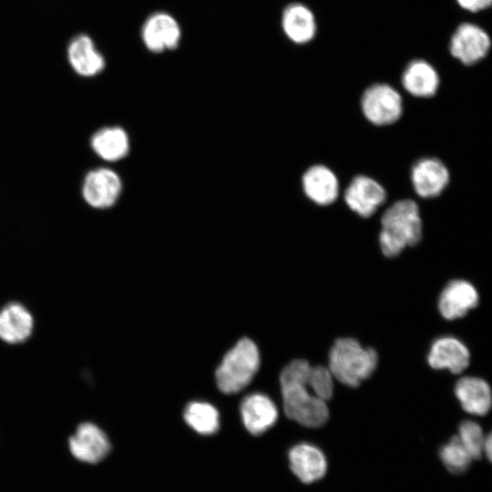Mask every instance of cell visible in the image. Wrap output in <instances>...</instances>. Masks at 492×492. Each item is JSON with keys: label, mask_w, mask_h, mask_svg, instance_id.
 Instances as JSON below:
<instances>
[{"label": "cell", "mask_w": 492, "mask_h": 492, "mask_svg": "<svg viewBox=\"0 0 492 492\" xmlns=\"http://www.w3.org/2000/svg\"><path fill=\"white\" fill-rule=\"evenodd\" d=\"M311 366L303 359L292 361L282 369L280 383L286 416L305 427L316 428L327 422L329 409L307 384Z\"/></svg>", "instance_id": "6da1fadb"}, {"label": "cell", "mask_w": 492, "mask_h": 492, "mask_svg": "<svg viewBox=\"0 0 492 492\" xmlns=\"http://www.w3.org/2000/svg\"><path fill=\"white\" fill-rule=\"evenodd\" d=\"M422 237V220L415 201L404 199L385 210L381 218L379 245L388 258L398 256L407 246H415Z\"/></svg>", "instance_id": "7a4b0ae2"}, {"label": "cell", "mask_w": 492, "mask_h": 492, "mask_svg": "<svg viewBox=\"0 0 492 492\" xmlns=\"http://www.w3.org/2000/svg\"><path fill=\"white\" fill-rule=\"evenodd\" d=\"M376 352L365 348L354 338L337 339L329 353V370L333 378L343 384L356 387L375 370Z\"/></svg>", "instance_id": "3957f363"}, {"label": "cell", "mask_w": 492, "mask_h": 492, "mask_svg": "<svg viewBox=\"0 0 492 492\" xmlns=\"http://www.w3.org/2000/svg\"><path fill=\"white\" fill-rule=\"evenodd\" d=\"M259 366L257 345L249 338H241L227 352L216 370L218 388L227 395L241 391L252 380Z\"/></svg>", "instance_id": "277c9868"}, {"label": "cell", "mask_w": 492, "mask_h": 492, "mask_svg": "<svg viewBox=\"0 0 492 492\" xmlns=\"http://www.w3.org/2000/svg\"><path fill=\"white\" fill-rule=\"evenodd\" d=\"M122 190L119 174L106 166L89 168L79 181L80 199L93 210H106L115 206Z\"/></svg>", "instance_id": "5b68a950"}, {"label": "cell", "mask_w": 492, "mask_h": 492, "mask_svg": "<svg viewBox=\"0 0 492 492\" xmlns=\"http://www.w3.org/2000/svg\"><path fill=\"white\" fill-rule=\"evenodd\" d=\"M361 108L364 118L376 126L396 122L403 112L400 94L390 85L377 83L368 87L361 98Z\"/></svg>", "instance_id": "8992f818"}, {"label": "cell", "mask_w": 492, "mask_h": 492, "mask_svg": "<svg viewBox=\"0 0 492 492\" xmlns=\"http://www.w3.org/2000/svg\"><path fill=\"white\" fill-rule=\"evenodd\" d=\"M140 38L148 51L160 54L179 47L181 28L169 13L156 11L148 15L140 28Z\"/></svg>", "instance_id": "52a82bcc"}, {"label": "cell", "mask_w": 492, "mask_h": 492, "mask_svg": "<svg viewBox=\"0 0 492 492\" xmlns=\"http://www.w3.org/2000/svg\"><path fill=\"white\" fill-rule=\"evenodd\" d=\"M490 46V37L482 27L473 23H462L451 36L449 51L462 64L471 66L485 58Z\"/></svg>", "instance_id": "ba28073f"}, {"label": "cell", "mask_w": 492, "mask_h": 492, "mask_svg": "<svg viewBox=\"0 0 492 492\" xmlns=\"http://www.w3.org/2000/svg\"><path fill=\"white\" fill-rule=\"evenodd\" d=\"M68 444L74 457L88 464L100 462L110 451V442L106 433L90 422L80 424L69 437Z\"/></svg>", "instance_id": "9c48e42d"}, {"label": "cell", "mask_w": 492, "mask_h": 492, "mask_svg": "<svg viewBox=\"0 0 492 492\" xmlns=\"http://www.w3.org/2000/svg\"><path fill=\"white\" fill-rule=\"evenodd\" d=\"M343 198L354 212L360 217L368 218L385 201L386 193L383 186L374 179L358 175L345 189Z\"/></svg>", "instance_id": "30bf717a"}, {"label": "cell", "mask_w": 492, "mask_h": 492, "mask_svg": "<svg viewBox=\"0 0 492 492\" xmlns=\"http://www.w3.org/2000/svg\"><path fill=\"white\" fill-rule=\"evenodd\" d=\"M67 57L73 72L83 78L95 77L107 67L106 58L96 47L92 38L85 34H79L70 40Z\"/></svg>", "instance_id": "8fae6325"}, {"label": "cell", "mask_w": 492, "mask_h": 492, "mask_svg": "<svg viewBox=\"0 0 492 492\" xmlns=\"http://www.w3.org/2000/svg\"><path fill=\"white\" fill-rule=\"evenodd\" d=\"M288 460L292 472L305 484L322 479L327 472L328 463L324 453L310 443L302 442L291 447Z\"/></svg>", "instance_id": "7c38bea8"}, {"label": "cell", "mask_w": 492, "mask_h": 492, "mask_svg": "<svg viewBox=\"0 0 492 492\" xmlns=\"http://www.w3.org/2000/svg\"><path fill=\"white\" fill-rule=\"evenodd\" d=\"M449 171L436 158H423L414 163L411 180L415 193L421 198L437 197L449 182Z\"/></svg>", "instance_id": "4fadbf2b"}, {"label": "cell", "mask_w": 492, "mask_h": 492, "mask_svg": "<svg viewBox=\"0 0 492 492\" xmlns=\"http://www.w3.org/2000/svg\"><path fill=\"white\" fill-rule=\"evenodd\" d=\"M87 146L98 159L117 162L126 158L130 142L127 131L119 126H103L90 133Z\"/></svg>", "instance_id": "5bb4252c"}, {"label": "cell", "mask_w": 492, "mask_h": 492, "mask_svg": "<svg viewBox=\"0 0 492 492\" xmlns=\"http://www.w3.org/2000/svg\"><path fill=\"white\" fill-rule=\"evenodd\" d=\"M478 300V292L472 283L465 280H453L441 292L437 306L445 319L454 320L475 308Z\"/></svg>", "instance_id": "9a60e30c"}, {"label": "cell", "mask_w": 492, "mask_h": 492, "mask_svg": "<svg viewBox=\"0 0 492 492\" xmlns=\"http://www.w3.org/2000/svg\"><path fill=\"white\" fill-rule=\"evenodd\" d=\"M245 428L253 436H259L270 429L276 422L278 410L272 400L261 393L245 396L240 407Z\"/></svg>", "instance_id": "2e32d148"}, {"label": "cell", "mask_w": 492, "mask_h": 492, "mask_svg": "<svg viewBox=\"0 0 492 492\" xmlns=\"http://www.w3.org/2000/svg\"><path fill=\"white\" fill-rule=\"evenodd\" d=\"M427 362L434 369H447L453 374H460L469 364L470 353L457 338L443 336L432 343Z\"/></svg>", "instance_id": "e0dca14e"}, {"label": "cell", "mask_w": 492, "mask_h": 492, "mask_svg": "<svg viewBox=\"0 0 492 492\" xmlns=\"http://www.w3.org/2000/svg\"><path fill=\"white\" fill-rule=\"evenodd\" d=\"M34 318L20 302H13L0 309V339L10 344L26 342L32 334Z\"/></svg>", "instance_id": "ac0fdd59"}, {"label": "cell", "mask_w": 492, "mask_h": 492, "mask_svg": "<svg viewBox=\"0 0 492 492\" xmlns=\"http://www.w3.org/2000/svg\"><path fill=\"white\" fill-rule=\"evenodd\" d=\"M281 25L285 36L297 45L312 41L317 30L313 13L302 3H292L285 6Z\"/></svg>", "instance_id": "d6986e66"}, {"label": "cell", "mask_w": 492, "mask_h": 492, "mask_svg": "<svg viewBox=\"0 0 492 492\" xmlns=\"http://www.w3.org/2000/svg\"><path fill=\"white\" fill-rule=\"evenodd\" d=\"M305 195L314 203L326 206L334 202L339 194L335 174L324 165L310 167L302 176Z\"/></svg>", "instance_id": "ffe728a7"}, {"label": "cell", "mask_w": 492, "mask_h": 492, "mask_svg": "<svg viewBox=\"0 0 492 492\" xmlns=\"http://www.w3.org/2000/svg\"><path fill=\"white\" fill-rule=\"evenodd\" d=\"M403 87L417 97H433L440 83L437 71L427 61L415 59L405 68L402 75Z\"/></svg>", "instance_id": "44dd1931"}, {"label": "cell", "mask_w": 492, "mask_h": 492, "mask_svg": "<svg viewBox=\"0 0 492 492\" xmlns=\"http://www.w3.org/2000/svg\"><path fill=\"white\" fill-rule=\"evenodd\" d=\"M455 394L462 408L469 414L485 415L490 410L491 390L489 384L481 378H460L456 384Z\"/></svg>", "instance_id": "7402d4cb"}, {"label": "cell", "mask_w": 492, "mask_h": 492, "mask_svg": "<svg viewBox=\"0 0 492 492\" xmlns=\"http://www.w3.org/2000/svg\"><path fill=\"white\" fill-rule=\"evenodd\" d=\"M184 420L195 432L202 436L215 434L220 427V415L216 407L207 402H191L184 410Z\"/></svg>", "instance_id": "603a6c76"}, {"label": "cell", "mask_w": 492, "mask_h": 492, "mask_svg": "<svg viewBox=\"0 0 492 492\" xmlns=\"http://www.w3.org/2000/svg\"><path fill=\"white\" fill-rule=\"evenodd\" d=\"M438 453L443 465L455 475L465 473L474 460L457 436H452L444 444Z\"/></svg>", "instance_id": "cb8c5ba5"}, {"label": "cell", "mask_w": 492, "mask_h": 492, "mask_svg": "<svg viewBox=\"0 0 492 492\" xmlns=\"http://www.w3.org/2000/svg\"><path fill=\"white\" fill-rule=\"evenodd\" d=\"M457 437L474 460L481 457L486 436L477 422L463 421L459 425Z\"/></svg>", "instance_id": "d4e9b609"}, {"label": "cell", "mask_w": 492, "mask_h": 492, "mask_svg": "<svg viewBox=\"0 0 492 492\" xmlns=\"http://www.w3.org/2000/svg\"><path fill=\"white\" fill-rule=\"evenodd\" d=\"M307 384L313 395L327 402L333 394V376L328 367L311 366Z\"/></svg>", "instance_id": "484cf974"}, {"label": "cell", "mask_w": 492, "mask_h": 492, "mask_svg": "<svg viewBox=\"0 0 492 492\" xmlns=\"http://www.w3.org/2000/svg\"><path fill=\"white\" fill-rule=\"evenodd\" d=\"M460 7L469 12H479L488 8L492 0H456Z\"/></svg>", "instance_id": "4316f807"}, {"label": "cell", "mask_w": 492, "mask_h": 492, "mask_svg": "<svg viewBox=\"0 0 492 492\" xmlns=\"http://www.w3.org/2000/svg\"><path fill=\"white\" fill-rule=\"evenodd\" d=\"M491 452H492L491 435L488 434L487 436H486L484 447H483V454L487 456L488 460L491 459Z\"/></svg>", "instance_id": "83f0119b"}]
</instances>
